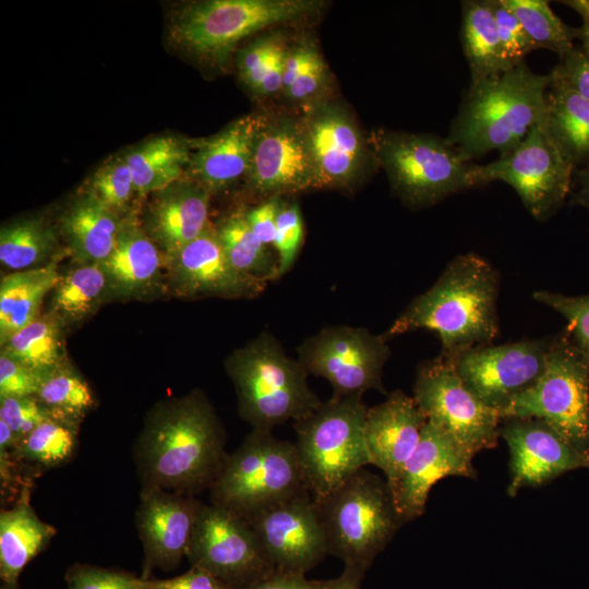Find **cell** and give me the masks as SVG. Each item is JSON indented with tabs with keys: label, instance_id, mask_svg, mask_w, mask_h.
<instances>
[{
	"label": "cell",
	"instance_id": "1",
	"mask_svg": "<svg viewBox=\"0 0 589 589\" xmlns=\"http://www.w3.org/2000/svg\"><path fill=\"white\" fill-rule=\"evenodd\" d=\"M225 430L200 392L157 406L133 447L142 486L193 495L209 490L228 457Z\"/></svg>",
	"mask_w": 589,
	"mask_h": 589
},
{
	"label": "cell",
	"instance_id": "2",
	"mask_svg": "<svg viewBox=\"0 0 589 589\" xmlns=\"http://www.w3.org/2000/svg\"><path fill=\"white\" fill-rule=\"evenodd\" d=\"M497 271L476 253L456 256L389 326L387 338L414 329L436 333L443 356L490 345L498 334Z\"/></svg>",
	"mask_w": 589,
	"mask_h": 589
},
{
	"label": "cell",
	"instance_id": "3",
	"mask_svg": "<svg viewBox=\"0 0 589 589\" xmlns=\"http://www.w3.org/2000/svg\"><path fill=\"white\" fill-rule=\"evenodd\" d=\"M549 84L526 62L470 84L446 140L469 161L506 155L544 118Z\"/></svg>",
	"mask_w": 589,
	"mask_h": 589
},
{
	"label": "cell",
	"instance_id": "4",
	"mask_svg": "<svg viewBox=\"0 0 589 589\" xmlns=\"http://www.w3.org/2000/svg\"><path fill=\"white\" fill-rule=\"evenodd\" d=\"M323 7L314 0H205L178 8L168 37L181 51L225 67L244 38L272 26L303 21Z\"/></svg>",
	"mask_w": 589,
	"mask_h": 589
},
{
	"label": "cell",
	"instance_id": "5",
	"mask_svg": "<svg viewBox=\"0 0 589 589\" xmlns=\"http://www.w3.org/2000/svg\"><path fill=\"white\" fill-rule=\"evenodd\" d=\"M226 368L237 390L240 416L252 430L273 431L322 404L298 359L290 358L268 332L235 351Z\"/></svg>",
	"mask_w": 589,
	"mask_h": 589
},
{
	"label": "cell",
	"instance_id": "6",
	"mask_svg": "<svg viewBox=\"0 0 589 589\" xmlns=\"http://www.w3.org/2000/svg\"><path fill=\"white\" fill-rule=\"evenodd\" d=\"M306 493L296 444L276 437L273 431L252 430L228 454L209 489V498L212 504L248 519Z\"/></svg>",
	"mask_w": 589,
	"mask_h": 589
},
{
	"label": "cell",
	"instance_id": "7",
	"mask_svg": "<svg viewBox=\"0 0 589 589\" xmlns=\"http://www.w3.org/2000/svg\"><path fill=\"white\" fill-rule=\"evenodd\" d=\"M327 552L366 570L404 524L386 479L364 468L321 501H314Z\"/></svg>",
	"mask_w": 589,
	"mask_h": 589
},
{
	"label": "cell",
	"instance_id": "8",
	"mask_svg": "<svg viewBox=\"0 0 589 589\" xmlns=\"http://www.w3.org/2000/svg\"><path fill=\"white\" fill-rule=\"evenodd\" d=\"M369 144L396 194L410 207H430L479 187L474 165L446 139L378 130Z\"/></svg>",
	"mask_w": 589,
	"mask_h": 589
},
{
	"label": "cell",
	"instance_id": "9",
	"mask_svg": "<svg viewBox=\"0 0 589 589\" xmlns=\"http://www.w3.org/2000/svg\"><path fill=\"white\" fill-rule=\"evenodd\" d=\"M363 396L332 397L294 421V442L308 489L321 501L370 465Z\"/></svg>",
	"mask_w": 589,
	"mask_h": 589
},
{
	"label": "cell",
	"instance_id": "10",
	"mask_svg": "<svg viewBox=\"0 0 589 589\" xmlns=\"http://www.w3.org/2000/svg\"><path fill=\"white\" fill-rule=\"evenodd\" d=\"M500 417L540 419L589 461V357L567 328L553 336L542 375Z\"/></svg>",
	"mask_w": 589,
	"mask_h": 589
},
{
	"label": "cell",
	"instance_id": "11",
	"mask_svg": "<svg viewBox=\"0 0 589 589\" xmlns=\"http://www.w3.org/2000/svg\"><path fill=\"white\" fill-rule=\"evenodd\" d=\"M574 164L546 131L544 118L509 153L486 165H474L480 185H510L529 214L539 221L554 215L569 193Z\"/></svg>",
	"mask_w": 589,
	"mask_h": 589
},
{
	"label": "cell",
	"instance_id": "12",
	"mask_svg": "<svg viewBox=\"0 0 589 589\" xmlns=\"http://www.w3.org/2000/svg\"><path fill=\"white\" fill-rule=\"evenodd\" d=\"M413 399L426 421L444 431L471 457L497 445L498 412L470 392L447 357L442 354L420 364Z\"/></svg>",
	"mask_w": 589,
	"mask_h": 589
},
{
	"label": "cell",
	"instance_id": "13",
	"mask_svg": "<svg viewBox=\"0 0 589 589\" xmlns=\"http://www.w3.org/2000/svg\"><path fill=\"white\" fill-rule=\"evenodd\" d=\"M390 356L387 339L363 327H324L298 347V361L308 374L325 378L336 398L386 394L383 369Z\"/></svg>",
	"mask_w": 589,
	"mask_h": 589
},
{
	"label": "cell",
	"instance_id": "14",
	"mask_svg": "<svg viewBox=\"0 0 589 589\" xmlns=\"http://www.w3.org/2000/svg\"><path fill=\"white\" fill-rule=\"evenodd\" d=\"M187 557L227 589H247L276 570L250 524L212 503L201 508Z\"/></svg>",
	"mask_w": 589,
	"mask_h": 589
},
{
	"label": "cell",
	"instance_id": "15",
	"mask_svg": "<svg viewBox=\"0 0 589 589\" xmlns=\"http://www.w3.org/2000/svg\"><path fill=\"white\" fill-rule=\"evenodd\" d=\"M552 339L545 337L496 346L490 344L448 359L470 392L500 414L542 375Z\"/></svg>",
	"mask_w": 589,
	"mask_h": 589
},
{
	"label": "cell",
	"instance_id": "16",
	"mask_svg": "<svg viewBox=\"0 0 589 589\" xmlns=\"http://www.w3.org/2000/svg\"><path fill=\"white\" fill-rule=\"evenodd\" d=\"M245 179L252 192L266 199L317 189L302 117L266 115Z\"/></svg>",
	"mask_w": 589,
	"mask_h": 589
},
{
	"label": "cell",
	"instance_id": "17",
	"mask_svg": "<svg viewBox=\"0 0 589 589\" xmlns=\"http://www.w3.org/2000/svg\"><path fill=\"white\" fill-rule=\"evenodd\" d=\"M314 161L317 189H350L363 177L372 151L352 115L340 104L324 99L302 116Z\"/></svg>",
	"mask_w": 589,
	"mask_h": 589
},
{
	"label": "cell",
	"instance_id": "18",
	"mask_svg": "<svg viewBox=\"0 0 589 589\" xmlns=\"http://www.w3.org/2000/svg\"><path fill=\"white\" fill-rule=\"evenodd\" d=\"M276 570L304 574L327 554V543L310 493L268 507L245 519Z\"/></svg>",
	"mask_w": 589,
	"mask_h": 589
},
{
	"label": "cell",
	"instance_id": "19",
	"mask_svg": "<svg viewBox=\"0 0 589 589\" xmlns=\"http://www.w3.org/2000/svg\"><path fill=\"white\" fill-rule=\"evenodd\" d=\"M196 496L142 486L135 527L143 545V579L156 569H176L188 549L203 506Z\"/></svg>",
	"mask_w": 589,
	"mask_h": 589
},
{
	"label": "cell",
	"instance_id": "20",
	"mask_svg": "<svg viewBox=\"0 0 589 589\" xmlns=\"http://www.w3.org/2000/svg\"><path fill=\"white\" fill-rule=\"evenodd\" d=\"M501 421L498 433L510 457L509 496H516L522 488L548 483L567 471L589 468V461L544 421L534 418Z\"/></svg>",
	"mask_w": 589,
	"mask_h": 589
},
{
	"label": "cell",
	"instance_id": "21",
	"mask_svg": "<svg viewBox=\"0 0 589 589\" xmlns=\"http://www.w3.org/2000/svg\"><path fill=\"white\" fill-rule=\"evenodd\" d=\"M175 291L185 297L251 299L268 283L238 272L228 261L213 224L183 247L166 265Z\"/></svg>",
	"mask_w": 589,
	"mask_h": 589
},
{
	"label": "cell",
	"instance_id": "22",
	"mask_svg": "<svg viewBox=\"0 0 589 589\" xmlns=\"http://www.w3.org/2000/svg\"><path fill=\"white\" fill-rule=\"evenodd\" d=\"M472 458L444 431L426 421L418 446L389 488L402 522L423 514L430 490L441 479L474 478Z\"/></svg>",
	"mask_w": 589,
	"mask_h": 589
},
{
	"label": "cell",
	"instance_id": "23",
	"mask_svg": "<svg viewBox=\"0 0 589 589\" xmlns=\"http://www.w3.org/2000/svg\"><path fill=\"white\" fill-rule=\"evenodd\" d=\"M425 423L413 397L401 390L368 408L364 440L369 462L384 472L389 488L418 446Z\"/></svg>",
	"mask_w": 589,
	"mask_h": 589
},
{
	"label": "cell",
	"instance_id": "24",
	"mask_svg": "<svg viewBox=\"0 0 589 589\" xmlns=\"http://www.w3.org/2000/svg\"><path fill=\"white\" fill-rule=\"evenodd\" d=\"M143 228L167 263L209 225L212 193L189 177L151 194Z\"/></svg>",
	"mask_w": 589,
	"mask_h": 589
},
{
	"label": "cell",
	"instance_id": "25",
	"mask_svg": "<svg viewBox=\"0 0 589 589\" xmlns=\"http://www.w3.org/2000/svg\"><path fill=\"white\" fill-rule=\"evenodd\" d=\"M265 118L262 113L242 116L201 143L192 153L189 178L212 195L245 179Z\"/></svg>",
	"mask_w": 589,
	"mask_h": 589
},
{
	"label": "cell",
	"instance_id": "26",
	"mask_svg": "<svg viewBox=\"0 0 589 589\" xmlns=\"http://www.w3.org/2000/svg\"><path fill=\"white\" fill-rule=\"evenodd\" d=\"M33 483L25 484L10 507L0 512L1 589H19L25 566L41 553L57 529L41 520L31 504Z\"/></svg>",
	"mask_w": 589,
	"mask_h": 589
},
{
	"label": "cell",
	"instance_id": "27",
	"mask_svg": "<svg viewBox=\"0 0 589 589\" xmlns=\"http://www.w3.org/2000/svg\"><path fill=\"white\" fill-rule=\"evenodd\" d=\"M164 264L163 252L133 213L122 218L115 248L100 265L109 286L116 292L128 296L153 285Z\"/></svg>",
	"mask_w": 589,
	"mask_h": 589
},
{
	"label": "cell",
	"instance_id": "28",
	"mask_svg": "<svg viewBox=\"0 0 589 589\" xmlns=\"http://www.w3.org/2000/svg\"><path fill=\"white\" fill-rule=\"evenodd\" d=\"M122 218L82 193L61 219V229L74 261L80 265L104 263L115 248Z\"/></svg>",
	"mask_w": 589,
	"mask_h": 589
},
{
	"label": "cell",
	"instance_id": "29",
	"mask_svg": "<svg viewBox=\"0 0 589 589\" xmlns=\"http://www.w3.org/2000/svg\"><path fill=\"white\" fill-rule=\"evenodd\" d=\"M544 124L574 166L589 165V101L550 73Z\"/></svg>",
	"mask_w": 589,
	"mask_h": 589
},
{
	"label": "cell",
	"instance_id": "30",
	"mask_svg": "<svg viewBox=\"0 0 589 589\" xmlns=\"http://www.w3.org/2000/svg\"><path fill=\"white\" fill-rule=\"evenodd\" d=\"M124 154L139 200L182 179L192 156L190 145L173 135L152 137Z\"/></svg>",
	"mask_w": 589,
	"mask_h": 589
},
{
	"label": "cell",
	"instance_id": "31",
	"mask_svg": "<svg viewBox=\"0 0 589 589\" xmlns=\"http://www.w3.org/2000/svg\"><path fill=\"white\" fill-rule=\"evenodd\" d=\"M60 275L53 263L5 275L0 283V341L38 316L45 296L55 289Z\"/></svg>",
	"mask_w": 589,
	"mask_h": 589
},
{
	"label": "cell",
	"instance_id": "32",
	"mask_svg": "<svg viewBox=\"0 0 589 589\" xmlns=\"http://www.w3.org/2000/svg\"><path fill=\"white\" fill-rule=\"evenodd\" d=\"M80 422L52 417L21 438L14 457L23 478L27 481L69 462L79 443Z\"/></svg>",
	"mask_w": 589,
	"mask_h": 589
},
{
	"label": "cell",
	"instance_id": "33",
	"mask_svg": "<svg viewBox=\"0 0 589 589\" xmlns=\"http://www.w3.org/2000/svg\"><path fill=\"white\" fill-rule=\"evenodd\" d=\"M461 10L460 39L470 70V84L509 70L490 0L462 1Z\"/></svg>",
	"mask_w": 589,
	"mask_h": 589
},
{
	"label": "cell",
	"instance_id": "34",
	"mask_svg": "<svg viewBox=\"0 0 589 589\" xmlns=\"http://www.w3.org/2000/svg\"><path fill=\"white\" fill-rule=\"evenodd\" d=\"M63 323L53 312L38 315L2 344V351L31 369L48 374L67 364Z\"/></svg>",
	"mask_w": 589,
	"mask_h": 589
},
{
	"label": "cell",
	"instance_id": "35",
	"mask_svg": "<svg viewBox=\"0 0 589 589\" xmlns=\"http://www.w3.org/2000/svg\"><path fill=\"white\" fill-rule=\"evenodd\" d=\"M229 263L241 274L269 283L279 278L277 257L251 229L244 211H236L214 225Z\"/></svg>",
	"mask_w": 589,
	"mask_h": 589
},
{
	"label": "cell",
	"instance_id": "36",
	"mask_svg": "<svg viewBox=\"0 0 589 589\" xmlns=\"http://www.w3.org/2000/svg\"><path fill=\"white\" fill-rule=\"evenodd\" d=\"M328 82V68L312 40L288 46L280 93L284 98L306 109L326 99Z\"/></svg>",
	"mask_w": 589,
	"mask_h": 589
},
{
	"label": "cell",
	"instance_id": "37",
	"mask_svg": "<svg viewBox=\"0 0 589 589\" xmlns=\"http://www.w3.org/2000/svg\"><path fill=\"white\" fill-rule=\"evenodd\" d=\"M57 249L53 229L38 218L5 225L0 231V262L16 272L36 268Z\"/></svg>",
	"mask_w": 589,
	"mask_h": 589
},
{
	"label": "cell",
	"instance_id": "38",
	"mask_svg": "<svg viewBox=\"0 0 589 589\" xmlns=\"http://www.w3.org/2000/svg\"><path fill=\"white\" fill-rule=\"evenodd\" d=\"M109 281L100 264H84L60 276L53 289L52 312L63 322L81 321L99 304Z\"/></svg>",
	"mask_w": 589,
	"mask_h": 589
},
{
	"label": "cell",
	"instance_id": "39",
	"mask_svg": "<svg viewBox=\"0 0 589 589\" xmlns=\"http://www.w3.org/2000/svg\"><path fill=\"white\" fill-rule=\"evenodd\" d=\"M522 25L536 49H548L561 57L572 51L577 28L566 25L544 0H503Z\"/></svg>",
	"mask_w": 589,
	"mask_h": 589
},
{
	"label": "cell",
	"instance_id": "40",
	"mask_svg": "<svg viewBox=\"0 0 589 589\" xmlns=\"http://www.w3.org/2000/svg\"><path fill=\"white\" fill-rule=\"evenodd\" d=\"M35 396L57 417L80 423L96 405L88 383L68 363L45 374Z\"/></svg>",
	"mask_w": 589,
	"mask_h": 589
},
{
	"label": "cell",
	"instance_id": "41",
	"mask_svg": "<svg viewBox=\"0 0 589 589\" xmlns=\"http://www.w3.org/2000/svg\"><path fill=\"white\" fill-rule=\"evenodd\" d=\"M82 193L121 217L135 213L131 203L139 199L125 154L107 157L87 179Z\"/></svg>",
	"mask_w": 589,
	"mask_h": 589
},
{
	"label": "cell",
	"instance_id": "42",
	"mask_svg": "<svg viewBox=\"0 0 589 589\" xmlns=\"http://www.w3.org/2000/svg\"><path fill=\"white\" fill-rule=\"evenodd\" d=\"M532 298L557 313L568 323L567 330L575 344L589 357V294L565 296L538 290Z\"/></svg>",
	"mask_w": 589,
	"mask_h": 589
},
{
	"label": "cell",
	"instance_id": "43",
	"mask_svg": "<svg viewBox=\"0 0 589 589\" xmlns=\"http://www.w3.org/2000/svg\"><path fill=\"white\" fill-rule=\"evenodd\" d=\"M304 224L297 202H281L273 247L276 250L279 276H284L294 264L303 242Z\"/></svg>",
	"mask_w": 589,
	"mask_h": 589
},
{
	"label": "cell",
	"instance_id": "44",
	"mask_svg": "<svg viewBox=\"0 0 589 589\" xmlns=\"http://www.w3.org/2000/svg\"><path fill=\"white\" fill-rule=\"evenodd\" d=\"M67 589H143V579L130 572L74 563L64 576Z\"/></svg>",
	"mask_w": 589,
	"mask_h": 589
},
{
	"label": "cell",
	"instance_id": "45",
	"mask_svg": "<svg viewBox=\"0 0 589 589\" xmlns=\"http://www.w3.org/2000/svg\"><path fill=\"white\" fill-rule=\"evenodd\" d=\"M490 4L496 22L504 60L508 69H512L525 62V57L536 50V47L503 0H490Z\"/></svg>",
	"mask_w": 589,
	"mask_h": 589
},
{
	"label": "cell",
	"instance_id": "46",
	"mask_svg": "<svg viewBox=\"0 0 589 589\" xmlns=\"http://www.w3.org/2000/svg\"><path fill=\"white\" fill-rule=\"evenodd\" d=\"M52 417L57 416L36 396L0 398V420L9 425L19 440Z\"/></svg>",
	"mask_w": 589,
	"mask_h": 589
},
{
	"label": "cell",
	"instance_id": "47",
	"mask_svg": "<svg viewBox=\"0 0 589 589\" xmlns=\"http://www.w3.org/2000/svg\"><path fill=\"white\" fill-rule=\"evenodd\" d=\"M278 37L277 35L259 37L236 52V64L240 79L255 95Z\"/></svg>",
	"mask_w": 589,
	"mask_h": 589
},
{
	"label": "cell",
	"instance_id": "48",
	"mask_svg": "<svg viewBox=\"0 0 589 589\" xmlns=\"http://www.w3.org/2000/svg\"><path fill=\"white\" fill-rule=\"evenodd\" d=\"M45 374L17 361L1 350L0 398L35 396Z\"/></svg>",
	"mask_w": 589,
	"mask_h": 589
},
{
	"label": "cell",
	"instance_id": "49",
	"mask_svg": "<svg viewBox=\"0 0 589 589\" xmlns=\"http://www.w3.org/2000/svg\"><path fill=\"white\" fill-rule=\"evenodd\" d=\"M560 59L552 73L589 101V57L582 50L574 48Z\"/></svg>",
	"mask_w": 589,
	"mask_h": 589
},
{
	"label": "cell",
	"instance_id": "50",
	"mask_svg": "<svg viewBox=\"0 0 589 589\" xmlns=\"http://www.w3.org/2000/svg\"><path fill=\"white\" fill-rule=\"evenodd\" d=\"M281 202L280 196H272L255 207L244 211L251 229L266 247L274 244L277 217Z\"/></svg>",
	"mask_w": 589,
	"mask_h": 589
},
{
	"label": "cell",
	"instance_id": "51",
	"mask_svg": "<svg viewBox=\"0 0 589 589\" xmlns=\"http://www.w3.org/2000/svg\"><path fill=\"white\" fill-rule=\"evenodd\" d=\"M142 586L143 589H227L209 573L195 566L172 578L143 579Z\"/></svg>",
	"mask_w": 589,
	"mask_h": 589
},
{
	"label": "cell",
	"instance_id": "52",
	"mask_svg": "<svg viewBox=\"0 0 589 589\" xmlns=\"http://www.w3.org/2000/svg\"><path fill=\"white\" fill-rule=\"evenodd\" d=\"M287 48L283 38L278 37L268 58L257 97H272L281 93Z\"/></svg>",
	"mask_w": 589,
	"mask_h": 589
},
{
	"label": "cell",
	"instance_id": "53",
	"mask_svg": "<svg viewBox=\"0 0 589 589\" xmlns=\"http://www.w3.org/2000/svg\"><path fill=\"white\" fill-rule=\"evenodd\" d=\"M329 580H311L304 574L275 570L247 589H327Z\"/></svg>",
	"mask_w": 589,
	"mask_h": 589
},
{
	"label": "cell",
	"instance_id": "54",
	"mask_svg": "<svg viewBox=\"0 0 589 589\" xmlns=\"http://www.w3.org/2000/svg\"><path fill=\"white\" fill-rule=\"evenodd\" d=\"M366 570L345 565L342 573L334 579H329L327 589H361V582Z\"/></svg>",
	"mask_w": 589,
	"mask_h": 589
},
{
	"label": "cell",
	"instance_id": "55",
	"mask_svg": "<svg viewBox=\"0 0 589 589\" xmlns=\"http://www.w3.org/2000/svg\"><path fill=\"white\" fill-rule=\"evenodd\" d=\"M577 179L578 190L574 196V201L589 209V165L578 172Z\"/></svg>",
	"mask_w": 589,
	"mask_h": 589
},
{
	"label": "cell",
	"instance_id": "56",
	"mask_svg": "<svg viewBox=\"0 0 589 589\" xmlns=\"http://www.w3.org/2000/svg\"><path fill=\"white\" fill-rule=\"evenodd\" d=\"M562 3L576 11L582 20H589V0H568Z\"/></svg>",
	"mask_w": 589,
	"mask_h": 589
},
{
	"label": "cell",
	"instance_id": "57",
	"mask_svg": "<svg viewBox=\"0 0 589 589\" xmlns=\"http://www.w3.org/2000/svg\"><path fill=\"white\" fill-rule=\"evenodd\" d=\"M577 38L581 41L582 51L589 57V20H582V24L577 28Z\"/></svg>",
	"mask_w": 589,
	"mask_h": 589
}]
</instances>
